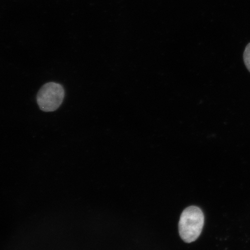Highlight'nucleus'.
<instances>
[{"label": "nucleus", "mask_w": 250, "mask_h": 250, "mask_svg": "<svg viewBox=\"0 0 250 250\" xmlns=\"http://www.w3.org/2000/svg\"><path fill=\"white\" fill-rule=\"evenodd\" d=\"M64 95L63 87L61 84L56 83H46L37 93V104L43 111H55L62 105Z\"/></svg>", "instance_id": "f03ea898"}, {"label": "nucleus", "mask_w": 250, "mask_h": 250, "mask_svg": "<svg viewBox=\"0 0 250 250\" xmlns=\"http://www.w3.org/2000/svg\"><path fill=\"white\" fill-rule=\"evenodd\" d=\"M205 217L201 209L190 206L183 212L179 225L181 238L186 243L195 241L201 234L204 226Z\"/></svg>", "instance_id": "f257e3e1"}, {"label": "nucleus", "mask_w": 250, "mask_h": 250, "mask_svg": "<svg viewBox=\"0 0 250 250\" xmlns=\"http://www.w3.org/2000/svg\"><path fill=\"white\" fill-rule=\"evenodd\" d=\"M243 59L246 67L250 72V42L246 47L243 54Z\"/></svg>", "instance_id": "7ed1b4c3"}]
</instances>
